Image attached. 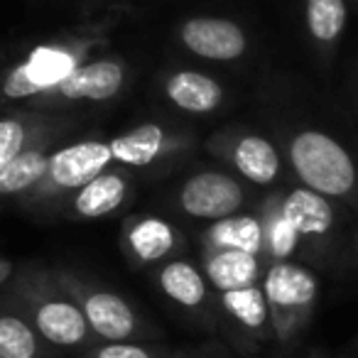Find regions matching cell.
Instances as JSON below:
<instances>
[{
	"mask_svg": "<svg viewBox=\"0 0 358 358\" xmlns=\"http://www.w3.org/2000/svg\"><path fill=\"white\" fill-rule=\"evenodd\" d=\"M120 20L123 8H110L103 17L69 27L25 52L0 71V108H15L62 84L71 71L108 45L110 32Z\"/></svg>",
	"mask_w": 358,
	"mask_h": 358,
	"instance_id": "cell-1",
	"label": "cell"
},
{
	"mask_svg": "<svg viewBox=\"0 0 358 358\" xmlns=\"http://www.w3.org/2000/svg\"><path fill=\"white\" fill-rule=\"evenodd\" d=\"M6 294L22 309L32 327L50 346L84 351L96 336L86 324L84 312L62 287L55 270L40 265H22L6 285Z\"/></svg>",
	"mask_w": 358,
	"mask_h": 358,
	"instance_id": "cell-2",
	"label": "cell"
},
{
	"mask_svg": "<svg viewBox=\"0 0 358 358\" xmlns=\"http://www.w3.org/2000/svg\"><path fill=\"white\" fill-rule=\"evenodd\" d=\"M287 162L302 187L327 199H346L358 187L353 157L324 130H297L287 143Z\"/></svg>",
	"mask_w": 358,
	"mask_h": 358,
	"instance_id": "cell-3",
	"label": "cell"
},
{
	"mask_svg": "<svg viewBox=\"0 0 358 358\" xmlns=\"http://www.w3.org/2000/svg\"><path fill=\"white\" fill-rule=\"evenodd\" d=\"M260 287L270 309L273 338L280 343H292L312 319L319 297L317 275L292 260H278L268 263Z\"/></svg>",
	"mask_w": 358,
	"mask_h": 358,
	"instance_id": "cell-4",
	"label": "cell"
},
{
	"mask_svg": "<svg viewBox=\"0 0 358 358\" xmlns=\"http://www.w3.org/2000/svg\"><path fill=\"white\" fill-rule=\"evenodd\" d=\"M108 167H113L108 140H76V143L64 145L59 150H52L42 179L17 201L27 209L30 206L57 204L59 199L69 196L71 192L84 187L86 182H91L96 174H101Z\"/></svg>",
	"mask_w": 358,
	"mask_h": 358,
	"instance_id": "cell-5",
	"label": "cell"
},
{
	"mask_svg": "<svg viewBox=\"0 0 358 358\" xmlns=\"http://www.w3.org/2000/svg\"><path fill=\"white\" fill-rule=\"evenodd\" d=\"M55 275L84 312L96 341H138L148 334V324L140 319L133 304L113 289L101 287L74 270L57 268Z\"/></svg>",
	"mask_w": 358,
	"mask_h": 358,
	"instance_id": "cell-6",
	"label": "cell"
},
{
	"mask_svg": "<svg viewBox=\"0 0 358 358\" xmlns=\"http://www.w3.org/2000/svg\"><path fill=\"white\" fill-rule=\"evenodd\" d=\"M128 79L130 66L125 59L113 55L91 57L62 84L22 106L35 110H64L76 103H106L123 94Z\"/></svg>",
	"mask_w": 358,
	"mask_h": 358,
	"instance_id": "cell-7",
	"label": "cell"
},
{
	"mask_svg": "<svg viewBox=\"0 0 358 358\" xmlns=\"http://www.w3.org/2000/svg\"><path fill=\"white\" fill-rule=\"evenodd\" d=\"M243 204V185L231 174L216 169L192 174L177 192V206L196 221H219L224 216L238 214Z\"/></svg>",
	"mask_w": 358,
	"mask_h": 358,
	"instance_id": "cell-8",
	"label": "cell"
},
{
	"mask_svg": "<svg viewBox=\"0 0 358 358\" xmlns=\"http://www.w3.org/2000/svg\"><path fill=\"white\" fill-rule=\"evenodd\" d=\"M206 148L216 157L226 159L241 177L248 179L255 187L273 185L282 169V157H280L278 148L258 133H243V130L216 133L206 143Z\"/></svg>",
	"mask_w": 358,
	"mask_h": 358,
	"instance_id": "cell-9",
	"label": "cell"
},
{
	"mask_svg": "<svg viewBox=\"0 0 358 358\" xmlns=\"http://www.w3.org/2000/svg\"><path fill=\"white\" fill-rule=\"evenodd\" d=\"M74 128V118L62 110H35L17 106L0 115V167L35 145H57Z\"/></svg>",
	"mask_w": 358,
	"mask_h": 358,
	"instance_id": "cell-10",
	"label": "cell"
},
{
	"mask_svg": "<svg viewBox=\"0 0 358 358\" xmlns=\"http://www.w3.org/2000/svg\"><path fill=\"white\" fill-rule=\"evenodd\" d=\"M177 40L189 55L206 62H236L250 47L248 32L238 22L219 15H194L179 22Z\"/></svg>",
	"mask_w": 358,
	"mask_h": 358,
	"instance_id": "cell-11",
	"label": "cell"
},
{
	"mask_svg": "<svg viewBox=\"0 0 358 358\" xmlns=\"http://www.w3.org/2000/svg\"><path fill=\"white\" fill-rule=\"evenodd\" d=\"M182 248H185V236L179 234L172 221L162 216H130L120 229V250L135 268L172 260Z\"/></svg>",
	"mask_w": 358,
	"mask_h": 358,
	"instance_id": "cell-12",
	"label": "cell"
},
{
	"mask_svg": "<svg viewBox=\"0 0 358 358\" xmlns=\"http://www.w3.org/2000/svg\"><path fill=\"white\" fill-rule=\"evenodd\" d=\"M130 196H133V177L128 169L118 164V167H108L96 174L84 187L59 199V204L62 214L69 219L91 221L115 214L128 204Z\"/></svg>",
	"mask_w": 358,
	"mask_h": 358,
	"instance_id": "cell-13",
	"label": "cell"
},
{
	"mask_svg": "<svg viewBox=\"0 0 358 358\" xmlns=\"http://www.w3.org/2000/svg\"><path fill=\"white\" fill-rule=\"evenodd\" d=\"M113 164H120L125 169L133 167H150L179 150L189 148V138L182 133L164 128L159 123H143L118 138L108 140Z\"/></svg>",
	"mask_w": 358,
	"mask_h": 358,
	"instance_id": "cell-14",
	"label": "cell"
},
{
	"mask_svg": "<svg viewBox=\"0 0 358 358\" xmlns=\"http://www.w3.org/2000/svg\"><path fill=\"white\" fill-rule=\"evenodd\" d=\"M162 91L174 108L189 115H209L219 110L226 101V89L221 81L194 69L169 71L162 79Z\"/></svg>",
	"mask_w": 358,
	"mask_h": 358,
	"instance_id": "cell-15",
	"label": "cell"
},
{
	"mask_svg": "<svg viewBox=\"0 0 358 358\" xmlns=\"http://www.w3.org/2000/svg\"><path fill=\"white\" fill-rule=\"evenodd\" d=\"M159 292L187 312H204L209 307L211 287L199 265L187 258H172L155 273Z\"/></svg>",
	"mask_w": 358,
	"mask_h": 358,
	"instance_id": "cell-16",
	"label": "cell"
},
{
	"mask_svg": "<svg viewBox=\"0 0 358 358\" xmlns=\"http://www.w3.org/2000/svg\"><path fill=\"white\" fill-rule=\"evenodd\" d=\"M260 255L229 248H201V273L216 292L238 289L260 280Z\"/></svg>",
	"mask_w": 358,
	"mask_h": 358,
	"instance_id": "cell-17",
	"label": "cell"
},
{
	"mask_svg": "<svg viewBox=\"0 0 358 358\" xmlns=\"http://www.w3.org/2000/svg\"><path fill=\"white\" fill-rule=\"evenodd\" d=\"M55 346L40 336L22 309L0 294V358H52Z\"/></svg>",
	"mask_w": 358,
	"mask_h": 358,
	"instance_id": "cell-18",
	"label": "cell"
},
{
	"mask_svg": "<svg viewBox=\"0 0 358 358\" xmlns=\"http://www.w3.org/2000/svg\"><path fill=\"white\" fill-rule=\"evenodd\" d=\"M282 216L289 221L299 238H324L334 229V206L327 196L312 192L307 187L287 192L282 196Z\"/></svg>",
	"mask_w": 358,
	"mask_h": 358,
	"instance_id": "cell-19",
	"label": "cell"
},
{
	"mask_svg": "<svg viewBox=\"0 0 358 358\" xmlns=\"http://www.w3.org/2000/svg\"><path fill=\"white\" fill-rule=\"evenodd\" d=\"M221 309L236 322V327L250 338L258 341H268L273 338V322H270V309L265 302L263 287L258 282L248 285V287L238 289H226L219 292Z\"/></svg>",
	"mask_w": 358,
	"mask_h": 358,
	"instance_id": "cell-20",
	"label": "cell"
},
{
	"mask_svg": "<svg viewBox=\"0 0 358 358\" xmlns=\"http://www.w3.org/2000/svg\"><path fill=\"white\" fill-rule=\"evenodd\" d=\"M201 248H229L245 250L263 258V224L255 214H231L211 226L201 236Z\"/></svg>",
	"mask_w": 358,
	"mask_h": 358,
	"instance_id": "cell-21",
	"label": "cell"
},
{
	"mask_svg": "<svg viewBox=\"0 0 358 358\" xmlns=\"http://www.w3.org/2000/svg\"><path fill=\"white\" fill-rule=\"evenodd\" d=\"M348 22V0H304V27L319 55H331Z\"/></svg>",
	"mask_w": 358,
	"mask_h": 358,
	"instance_id": "cell-22",
	"label": "cell"
},
{
	"mask_svg": "<svg viewBox=\"0 0 358 358\" xmlns=\"http://www.w3.org/2000/svg\"><path fill=\"white\" fill-rule=\"evenodd\" d=\"M52 145H35L0 167V196L20 199L42 179L50 162Z\"/></svg>",
	"mask_w": 358,
	"mask_h": 358,
	"instance_id": "cell-23",
	"label": "cell"
},
{
	"mask_svg": "<svg viewBox=\"0 0 358 358\" xmlns=\"http://www.w3.org/2000/svg\"><path fill=\"white\" fill-rule=\"evenodd\" d=\"M282 194H273L263 206L260 224H263V260L265 263H278L289 260L297 253L299 238L297 231L289 226V221L282 216Z\"/></svg>",
	"mask_w": 358,
	"mask_h": 358,
	"instance_id": "cell-24",
	"label": "cell"
},
{
	"mask_svg": "<svg viewBox=\"0 0 358 358\" xmlns=\"http://www.w3.org/2000/svg\"><path fill=\"white\" fill-rule=\"evenodd\" d=\"M79 358H172L162 346L145 341H96Z\"/></svg>",
	"mask_w": 358,
	"mask_h": 358,
	"instance_id": "cell-25",
	"label": "cell"
},
{
	"mask_svg": "<svg viewBox=\"0 0 358 358\" xmlns=\"http://www.w3.org/2000/svg\"><path fill=\"white\" fill-rule=\"evenodd\" d=\"M13 273H15V265H13L8 258H3V255H0V287H6V285L10 282Z\"/></svg>",
	"mask_w": 358,
	"mask_h": 358,
	"instance_id": "cell-26",
	"label": "cell"
},
{
	"mask_svg": "<svg viewBox=\"0 0 358 358\" xmlns=\"http://www.w3.org/2000/svg\"><path fill=\"white\" fill-rule=\"evenodd\" d=\"M356 258H358V243H356Z\"/></svg>",
	"mask_w": 358,
	"mask_h": 358,
	"instance_id": "cell-27",
	"label": "cell"
},
{
	"mask_svg": "<svg viewBox=\"0 0 358 358\" xmlns=\"http://www.w3.org/2000/svg\"><path fill=\"white\" fill-rule=\"evenodd\" d=\"M172 358H185V356H172Z\"/></svg>",
	"mask_w": 358,
	"mask_h": 358,
	"instance_id": "cell-28",
	"label": "cell"
},
{
	"mask_svg": "<svg viewBox=\"0 0 358 358\" xmlns=\"http://www.w3.org/2000/svg\"><path fill=\"white\" fill-rule=\"evenodd\" d=\"M353 3H356V6H358V0H353Z\"/></svg>",
	"mask_w": 358,
	"mask_h": 358,
	"instance_id": "cell-29",
	"label": "cell"
}]
</instances>
